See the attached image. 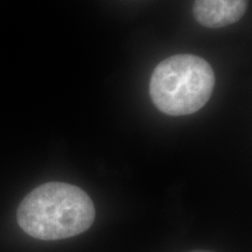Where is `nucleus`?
<instances>
[{"instance_id": "obj_3", "label": "nucleus", "mask_w": 252, "mask_h": 252, "mask_svg": "<svg viewBox=\"0 0 252 252\" xmlns=\"http://www.w3.org/2000/svg\"><path fill=\"white\" fill-rule=\"evenodd\" d=\"M248 5L249 0H194L193 15L201 26L222 28L241 20Z\"/></svg>"}, {"instance_id": "obj_1", "label": "nucleus", "mask_w": 252, "mask_h": 252, "mask_svg": "<svg viewBox=\"0 0 252 252\" xmlns=\"http://www.w3.org/2000/svg\"><path fill=\"white\" fill-rule=\"evenodd\" d=\"M96 209L89 195L77 186L47 182L26 195L17 220L31 237L58 241L81 235L93 225Z\"/></svg>"}, {"instance_id": "obj_2", "label": "nucleus", "mask_w": 252, "mask_h": 252, "mask_svg": "<svg viewBox=\"0 0 252 252\" xmlns=\"http://www.w3.org/2000/svg\"><path fill=\"white\" fill-rule=\"evenodd\" d=\"M215 87L212 65L200 56L178 54L159 63L150 82L151 99L168 116H187L206 105Z\"/></svg>"}, {"instance_id": "obj_4", "label": "nucleus", "mask_w": 252, "mask_h": 252, "mask_svg": "<svg viewBox=\"0 0 252 252\" xmlns=\"http://www.w3.org/2000/svg\"><path fill=\"white\" fill-rule=\"evenodd\" d=\"M190 252H214V251H207V250H194V251H190Z\"/></svg>"}]
</instances>
